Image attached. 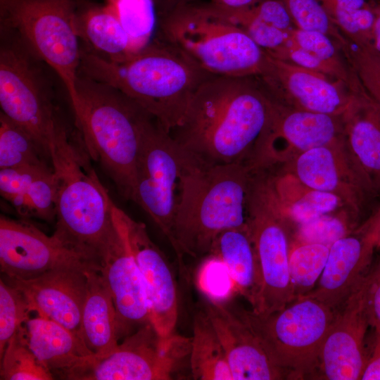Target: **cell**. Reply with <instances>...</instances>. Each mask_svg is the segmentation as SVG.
I'll use <instances>...</instances> for the list:
<instances>
[{
	"instance_id": "1",
	"label": "cell",
	"mask_w": 380,
	"mask_h": 380,
	"mask_svg": "<svg viewBox=\"0 0 380 380\" xmlns=\"http://www.w3.org/2000/svg\"><path fill=\"white\" fill-rule=\"evenodd\" d=\"M269 113L268 96L256 76L213 75L196 90L171 134L201 160L250 167Z\"/></svg>"
},
{
	"instance_id": "2",
	"label": "cell",
	"mask_w": 380,
	"mask_h": 380,
	"mask_svg": "<svg viewBox=\"0 0 380 380\" xmlns=\"http://www.w3.org/2000/svg\"><path fill=\"white\" fill-rule=\"evenodd\" d=\"M79 72L125 94L170 134L182 122L196 90L214 75L160 37L118 63L82 46Z\"/></svg>"
},
{
	"instance_id": "3",
	"label": "cell",
	"mask_w": 380,
	"mask_h": 380,
	"mask_svg": "<svg viewBox=\"0 0 380 380\" xmlns=\"http://www.w3.org/2000/svg\"><path fill=\"white\" fill-rule=\"evenodd\" d=\"M253 176L246 164L209 163L190 154L180 179L173 229L183 273L184 254H209L222 232L247 224Z\"/></svg>"
},
{
	"instance_id": "4",
	"label": "cell",
	"mask_w": 380,
	"mask_h": 380,
	"mask_svg": "<svg viewBox=\"0 0 380 380\" xmlns=\"http://www.w3.org/2000/svg\"><path fill=\"white\" fill-rule=\"evenodd\" d=\"M76 86L71 106L82 141L120 194L131 200L142 137L155 118L120 91L80 72Z\"/></svg>"
},
{
	"instance_id": "5",
	"label": "cell",
	"mask_w": 380,
	"mask_h": 380,
	"mask_svg": "<svg viewBox=\"0 0 380 380\" xmlns=\"http://www.w3.org/2000/svg\"><path fill=\"white\" fill-rule=\"evenodd\" d=\"M56 179V231L95 260L115 229L108 190L92 168L82 141L61 127L49 147Z\"/></svg>"
},
{
	"instance_id": "6",
	"label": "cell",
	"mask_w": 380,
	"mask_h": 380,
	"mask_svg": "<svg viewBox=\"0 0 380 380\" xmlns=\"http://www.w3.org/2000/svg\"><path fill=\"white\" fill-rule=\"evenodd\" d=\"M159 37L206 72L217 76L255 77L265 52L210 3L182 4L158 15Z\"/></svg>"
},
{
	"instance_id": "7",
	"label": "cell",
	"mask_w": 380,
	"mask_h": 380,
	"mask_svg": "<svg viewBox=\"0 0 380 380\" xmlns=\"http://www.w3.org/2000/svg\"><path fill=\"white\" fill-rule=\"evenodd\" d=\"M76 10V0H0L1 30L57 74L71 103L82 56Z\"/></svg>"
},
{
	"instance_id": "8",
	"label": "cell",
	"mask_w": 380,
	"mask_h": 380,
	"mask_svg": "<svg viewBox=\"0 0 380 380\" xmlns=\"http://www.w3.org/2000/svg\"><path fill=\"white\" fill-rule=\"evenodd\" d=\"M286 377L313 372L335 317L334 310L305 294L267 315L237 310Z\"/></svg>"
},
{
	"instance_id": "9",
	"label": "cell",
	"mask_w": 380,
	"mask_h": 380,
	"mask_svg": "<svg viewBox=\"0 0 380 380\" xmlns=\"http://www.w3.org/2000/svg\"><path fill=\"white\" fill-rule=\"evenodd\" d=\"M247 225L254 248L260 286L253 312L279 310L296 296L289 272L288 224L274 206L265 174H254L248 200Z\"/></svg>"
},
{
	"instance_id": "10",
	"label": "cell",
	"mask_w": 380,
	"mask_h": 380,
	"mask_svg": "<svg viewBox=\"0 0 380 380\" xmlns=\"http://www.w3.org/2000/svg\"><path fill=\"white\" fill-rule=\"evenodd\" d=\"M191 338L163 337L147 323L125 336L110 353L94 355L65 373L70 380H170L189 358Z\"/></svg>"
},
{
	"instance_id": "11",
	"label": "cell",
	"mask_w": 380,
	"mask_h": 380,
	"mask_svg": "<svg viewBox=\"0 0 380 380\" xmlns=\"http://www.w3.org/2000/svg\"><path fill=\"white\" fill-rule=\"evenodd\" d=\"M9 34L0 48L1 112L28 131L49 155V144L63 123L39 60Z\"/></svg>"
},
{
	"instance_id": "12",
	"label": "cell",
	"mask_w": 380,
	"mask_h": 380,
	"mask_svg": "<svg viewBox=\"0 0 380 380\" xmlns=\"http://www.w3.org/2000/svg\"><path fill=\"white\" fill-rule=\"evenodd\" d=\"M189 158L156 119L149 122L137 160L131 200L151 217L175 253L174 222L180 179Z\"/></svg>"
},
{
	"instance_id": "13",
	"label": "cell",
	"mask_w": 380,
	"mask_h": 380,
	"mask_svg": "<svg viewBox=\"0 0 380 380\" xmlns=\"http://www.w3.org/2000/svg\"><path fill=\"white\" fill-rule=\"evenodd\" d=\"M268 98L269 118L251 163L253 171L283 166L306 151L343 139V114L293 109Z\"/></svg>"
},
{
	"instance_id": "14",
	"label": "cell",
	"mask_w": 380,
	"mask_h": 380,
	"mask_svg": "<svg viewBox=\"0 0 380 380\" xmlns=\"http://www.w3.org/2000/svg\"><path fill=\"white\" fill-rule=\"evenodd\" d=\"M97 262L68 244L54 233L51 236L33 224L0 217V268L6 277L29 279L64 267H88Z\"/></svg>"
},
{
	"instance_id": "15",
	"label": "cell",
	"mask_w": 380,
	"mask_h": 380,
	"mask_svg": "<svg viewBox=\"0 0 380 380\" xmlns=\"http://www.w3.org/2000/svg\"><path fill=\"white\" fill-rule=\"evenodd\" d=\"M113 222L123 237L141 273L150 322L159 334L175 333L178 298L175 274L164 253L149 236L146 225L136 221L110 199Z\"/></svg>"
},
{
	"instance_id": "16",
	"label": "cell",
	"mask_w": 380,
	"mask_h": 380,
	"mask_svg": "<svg viewBox=\"0 0 380 380\" xmlns=\"http://www.w3.org/2000/svg\"><path fill=\"white\" fill-rule=\"evenodd\" d=\"M265 53L261 73L256 77L277 103L293 109L338 115L350 106L353 92L343 81Z\"/></svg>"
},
{
	"instance_id": "17",
	"label": "cell",
	"mask_w": 380,
	"mask_h": 380,
	"mask_svg": "<svg viewBox=\"0 0 380 380\" xmlns=\"http://www.w3.org/2000/svg\"><path fill=\"white\" fill-rule=\"evenodd\" d=\"M369 273L357 282L334 319L323 344L319 364L324 379H360L368 361L365 340L369 319Z\"/></svg>"
},
{
	"instance_id": "18",
	"label": "cell",
	"mask_w": 380,
	"mask_h": 380,
	"mask_svg": "<svg viewBox=\"0 0 380 380\" xmlns=\"http://www.w3.org/2000/svg\"><path fill=\"white\" fill-rule=\"evenodd\" d=\"M97 265L113 298L118 339L149 323L147 298L141 273L115 225L97 256Z\"/></svg>"
},
{
	"instance_id": "19",
	"label": "cell",
	"mask_w": 380,
	"mask_h": 380,
	"mask_svg": "<svg viewBox=\"0 0 380 380\" xmlns=\"http://www.w3.org/2000/svg\"><path fill=\"white\" fill-rule=\"evenodd\" d=\"M88 267H60L23 280L1 278L21 291L31 312L56 322L81 338V318L87 291L84 271Z\"/></svg>"
},
{
	"instance_id": "20",
	"label": "cell",
	"mask_w": 380,
	"mask_h": 380,
	"mask_svg": "<svg viewBox=\"0 0 380 380\" xmlns=\"http://www.w3.org/2000/svg\"><path fill=\"white\" fill-rule=\"evenodd\" d=\"M281 167L306 186L337 195L357 214L369 198L348 156L343 139L306 151Z\"/></svg>"
},
{
	"instance_id": "21",
	"label": "cell",
	"mask_w": 380,
	"mask_h": 380,
	"mask_svg": "<svg viewBox=\"0 0 380 380\" xmlns=\"http://www.w3.org/2000/svg\"><path fill=\"white\" fill-rule=\"evenodd\" d=\"M203 310L224 348L233 380H276L286 377L238 311L213 299L206 302Z\"/></svg>"
},
{
	"instance_id": "22",
	"label": "cell",
	"mask_w": 380,
	"mask_h": 380,
	"mask_svg": "<svg viewBox=\"0 0 380 380\" xmlns=\"http://www.w3.org/2000/svg\"><path fill=\"white\" fill-rule=\"evenodd\" d=\"M343 113V145L348 156L370 197L380 195V108L360 81Z\"/></svg>"
},
{
	"instance_id": "23",
	"label": "cell",
	"mask_w": 380,
	"mask_h": 380,
	"mask_svg": "<svg viewBox=\"0 0 380 380\" xmlns=\"http://www.w3.org/2000/svg\"><path fill=\"white\" fill-rule=\"evenodd\" d=\"M376 248L373 239L360 229L337 240L329 248L317 285L305 295L335 310L365 275Z\"/></svg>"
},
{
	"instance_id": "24",
	"label": "cell",
	"mask_w": 380,
	"mask_h": 380,
	"mask_svg": "<svg viewBox=\"0 0 380 380\" xmlns=\"http://www.w3.org/2000/svg\"><path fill=\"white\" fill-rule=\"evenodd\" d=\"M24 327L30 348L53 376L61 378L94 356L80 338L56 322L37 316Z\"/></svg>"
},
{
	"instance_id": "25",
	"label": "cell",
	"mask_w": 380,
	"mask_h": 380,
	"mask_svg": "<svg viewBox=\"0 0 380 380\" xmlns=\"http://www.w3.org/2000/svg\"><path fill=\"white\" fill-rule=\"evenodd\" d=\"M265 177L272 201L287 224L298 226L348 208L337 195L308 187L284 170Z\"/></svg>"
},
{
	"instance_id": "26",
	"label": "cell",
	"mask_w": 380,
	"mask_h": 380,
	"mask_svg": "<svg viewBox=\"0 0 380 380\" xmlns=\"http://www.w3.org/2000/svg\"><path fill=\"white\" fill-rule=\"evenodd\" d=\"M76 26L82 46L110 62H122L134 54L129 39L106 5L76 1Z\"/></svg>"
},
{
	"instance_id": "27",
	"label": "cell",
	"mask_w": 380,
	"mask_h": 380,
	"mask_svg": "<svg viewBox=\"0 0 380 380\" xmlns=\"http://www.w3.org/2000/svg\"><path fill=\"white\" fill-rule=\"evenodd\" d=\"M84 272L87 291L80 337L94 355L101 356L114 350L119 343L115 309L98 265L87 268Z\"/></svg>"
},
{
	"instance_id": "28",
	"label": "cell",
	"mask_w": 380,
	"mask_h": 380,
	"mask_svg": "<svg viewBox=\"0 0 380 380\" xmlns=\"http://www.w3.org/2000/svg\"><path fill=\"white\" fill-rule=\"evenodd\" d=\"M209 254L221 261L232 287L253 307L259 290L260 276L248 225L222 232Z\"/></svg>"
},
{
	"instance_id": "29",
	"label": "cell",
	"mask_w": 380,
	"mask_h": 380,
	"mask_svg": "<svg viewBox=\"0 0 380 380\" xmlns=\"http://www.w3.org/2000/svg\"><path fill=\"white\" fill-rule=\"evenodd\" d=\"M189 362L194 379L233 380L224 348L204 310L194 316Z\"/></svg>"
},
{
	"instance_id": "30",
	"label": "cell",
	"mask_w": 380,
	"mask_h": 380,
	"mask_svg": "<svg viewBox=\"0 0 380 380\" xmlns=\"http://www.w3.org/2000/svg\"><path fill=\"white\" fill-rule=\"evenodd\" d=\"M50 156L25 129L0 112V169L22 166L51 167Z\"/></svg>"
},
{
	"instance_id": "31",
	"label": "cell",
	"mask_w": 380,
	"mask_h": 380,
	"mask_svg": "<svg viewBox=\"0 0 380 380\" xmlns=\"http://www.w3.org/2000/svg\"><path fill=\"white\" fill-rule=\"evenodd\" d=\"M127 33L134 53L151 42L158 23L155 0H106Z\"/></svg>"
},
{
	"instance_id": "32",
	"label": "cell",
	"mask_w": 380,
	"mask_h": 380,
	"mask_svg": "<svg viewBox=\"0 0 380 380\" xmlns=\"http://www.w3.org/2000/svg\"><path fill=\"white\" fill-rule=\"evenodd\" d=\"M1 358V380H51L53 374L30 348L24 326L8 342Z\"/></svg>"
},
{
	"instance_id": "33",
	"label": "cell",
	"mask_w": 380,
	"mask_h": 380,
	"mask_svg": "<svg viewBox=\"0 0 380 380\" xmlns=\"http://www.w3.org/2000/svg\"><path fill=\"white\" fill-rule=\"evenodd\" d=\"M329 246L320 243H296L290 248L289 272L296 296L313 289L327 261Z\"/></svg>"
},
{
	"instance_id": "34",
	"label": "cell",
	"mask_w": 380,
	"mask_h": 380,
	"mask_svg": "<svg viewBox=\"0 0 380 380\" xmlns=\"http://www.w3.org/2000/svg\"><path fill=\"white\" fill-rule=\"evenodd\" d=\"M339 48L365 91L380 108V52L372 44L356 43L346 36Z\"/></svg>"
},
{
	"instance_id": "35",
	"label": "cell",
	"mask_w": 380,
	"mask_h": 380,
	"mask_svg": "<svg viewBox=\"0 0 380 380\" xmlns=\"http://www.w3.org/2000/svg\"><path fill=\"white\" fill-rule=\"evenodd\" d=\"M56 179L53 169L34 180L10 203L19 215L46 221L56 219Z\"/></svg>"
},
{
	"instance_id": "36",
	"label": "cell",
	"mask_w": 380,
	"mask_h": 380,
	"mask_svg": "<svg viewBox=\"0 0 380 380\" xmlns=\"http://www.w3.org/2000/svg\"><path fill=\"white\" fill-rule=\"evenodd\" d=\"M348 213H355L338 210L298 225L296 243H320L330 247L337 240L351 233L355 220H348V218L356 219L357 216L348 215Z\"/></svg>"
},
{
	"instance_id": "37",
	"label": "cell",
	"mask_w": 380,
	"mask_h": 380,
	"mask_svg": "<svg viewBox=\"0 0 380 380\" xmlns=\"http://www.w3.org/2000/svg\"><path fill=\"white\" fill-rule=\"evenodd\" d=\"M27 302L17 288L0 279V357L13 336L30 318Z\"/></svg>"
},
{
	"instance_id": "38",
	"label": "cell",
	"mask_w": 380,
	"mask_h": 380,
	"mask_svg": "<svg viewBox=\"0 0 380 380\" xmlns=\"http://www.w3.org/2000/svg\"><path fill=\"white\" fill-rule=\"evenodd\" d=\"M290 14L295 26L324 33L339 44L345 36L331 21L318 0H277Z\"/></svg>"
},
{
	"instance_id": "39",
	"label": "cell",
	"mask_w": 380,
	"mask_h": 380,
	"mask_svg": "<svg viewBox=\"0 0 380 380\" xmlns=\"http://www.w3.org/2000/svg\"><path fill=\"white\" fill-rule=\"evenodd\" d=\"M289 40L341 72L346 74L351 72L338 44L327 34L295 27L290 31Z\"/></svg>"
},
{
	"instance_id": "40",
	"label": "cell",
	"mask_w": 380,
	"mask_h": 380,
	"mask_svg": "<svg viewBox=\"0 0 380 380\" xmlns=\"http://www.w3.org/2000/svg\"><path fill=\"white\" fill-rule=\"evenodd\" d=\"M267 53L274 58L322 73L334 79L341 80L349 88L355 78V75L352 70L350 74H346L332 65L319 58L312 53L294 44L289 39L283 46Z\"/></svg>"
},
{
	"instance_id": "41",
	"label": "cell",
	"mask_w": 380,
	"mask_h": 380,
	"mask_svg": "<svg viewBox=\"0 0 380 380\" xmlns=\"http://www.w3.org/2000/svg\"><path fill=\"white\" fill-rule=\"evenodd\" d=\"M53 167L22 166L0 169V194L9 203L22 194L41 175Z\"/></svg>"
},
{
	"instance_id": "42",
	"label": "cell",
	"mask_w": 380,
	"mask_h": 380,
	"mask_svg": "<svg viewBox=\"0 0 380 380\" xmlns=\"http://www.w3.org/2000/svg\"><path fill=\"white\" fill-rule=\"evenodd\" d=\"M246 10L258 19L283 31L290 32L296 27L286 8L277 0H260Z\"/></svg>"
},
{
	"instance_id": "43",
	"label": "cell",
	"mask_w": 380,
	"mask_h": 380,
	"mask_svg": "<svg viewBox=\"0 0 380 380\" xmlns=\"http://www.w3.org/2000/svg\"><path fill=\"white\" fill-rule=\"evenodd\" d=\"M367 311L369 325L376 333V342H380V259L369 273L367 291Z\"/></svg>"
},
{
	"instance_id": "44",
	"label": "cell",
	"mask_w": 380,
	"mask_h": 380,
	"mask_svg": "<svg viewBox=\"0 0 380 380\" xmlns=\"http://www.w3.org/2000/svg\"><path fill=\"white\" fill-rule=\"evenodd\" d=\"M260 0H211L210 4L220 11L229 14L250 8Z\"/></svg>"
},
{
	"instance_id": "45",
	"label": "cell",
	"mask_w": 380,
	"mask_h": 380,
	"mask_svg": "<svg viewBox=\"0 0 380 380\" xmlns=\"http://www.w3.org/2000/svg\"><path fill=\"white\" fill-rule=\"evenodd\" d=\"M360 379L380 380V342L375 343L372 356L368 359Z\"/></svg>"
},
{
	"instance_id": "46",
	"label": "cell",
	"mask_w": 380,
	"mask_h": 380,
	"mask_svg": "<svg viewBox=\"0 0 380 380\" xmlns=\"http://www.w3.org/2000/svg\"><path fill=\"white\" fill-rule=\"evenodd\" d=\"M322 6H334L346 10H357L371 6L374 0H318Z\"/></svg>"
},
{
	"instance_id": "47",
	"label": "cell",
	"mask_w": 380,
	"mask_h": 380,
	"mask_svg": "<svg viewBox=\"0 0 380 380\" xmlns=\"http://www.w3.org/2000/svg\"><path fill=\"white\" fill-rule=\"evenodd\" d=\"M359 229L374 239L376 248L380 247V208Z\"/></svg>"
},
{
	"instance_id": "48",
	"label": "cell",
	"mask_w": 380,
	"mask_h": 380,
	"mask_svg": "<svg viewBox=\"0 0 380 380\" xmlns=\"http://www.w3.org/2000/svg\"><path fill=\"white\" fill-rule=\"evenodd\" d=\"M375 20L372 31V44L380 52V0H374Z\"/></svg>"
},
{
	"instance_id": "49",
	"label": "cell",
	"mask_w": 380,
	"mask_h": 380,
	"mask_svg": "<svg viewBox=\"0 0 380 380\" xmlns=\"http://www.w3.org/2000/svg\"><path fill=\"white\" fill-rule=\"evenodd\" d=\"M196 0H155L158 15L163 13L175 6L194 2Z\"/></svg>"
}]
</instances>
